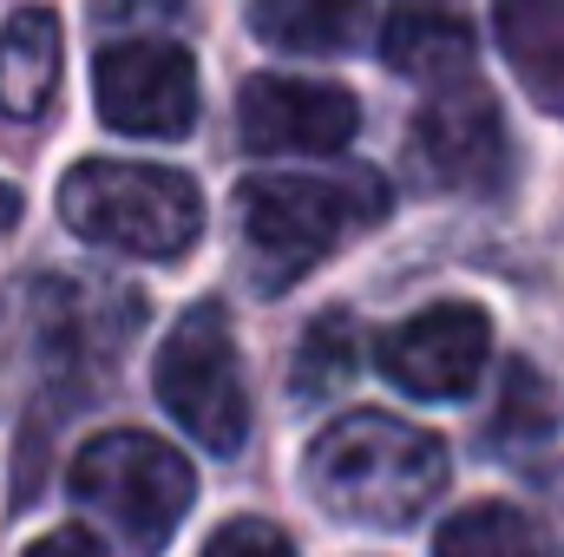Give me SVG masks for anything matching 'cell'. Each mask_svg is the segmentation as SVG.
I'll use <instances>...</instances> for the list:
<instances>
[{
    "label": "cell",
    "instance_id": "3",
    "mask_svg": "<svg viewBox=\"0 0 564 557\" xmlns=\"http://www.w3.org/2000/svg\"><path fill=\"white\" fill-rule=\"evenodd\" d=\"M59 217L73 237L119 250V256H151L171 263L197 243L204 230V197L184 171L171 164H132V157H86L59 184Z\"/></svg>",
    "mask_w": 564,
    "mask_h": 557
},
{
    "label": "cell",
    "instance_id": "17",
    "mask_svg": "<svg viewBox=\"0 0 564 557\" xmlns=\"http://www.w3.org/2000/svg\"><path fill=\"white\" fill-rule=\"evenodd\" d=\"M26 557H106V545H99L93 532H73V525H66V532L33 538V545H26Z\"/></svg>",
    "mask_w": 564,
    "mask_h": 557
},
{
    "label": "cell",
    "instance_id": "7",
    "mask_svg": "<svg viewBox=\"0 0 564 557\" xmlns=\"http://www.w3.org/2000/svg\"><path fill=\"white\" fill-rule=\"evenodd\" d=\"M486 354H492V321L473 302H433L375 341V368L414 401L473 394V381L486 374Z\"/></svg>",
    "mask_w": 564,
    "mask_h": 557
},
{
    "label": "cell",
    "instance_id": "4",
    "mask_svg": "<svg viewBox=\"0 0 564 557\" xmlns=\"http://www.w3.org/2000/svg\"><path fill=\"white\" fill-rule=\"evenodd\" d=\"M73 499L126 551L158 557L171 545V532L184 525V512L197 499V479H191V459L177 446H164L158 433H139V426H119V433H99V439L79 446Z\"/></svg>",
    "mask_w": 564,
    "mask_h": 557
},
{
    "label": "cell",
    "instance_id": "18",
    "mask_svg": "<svg viewBox=\"0 0 564 557\" xmlns=\"http://www.w3.org/2000/svg\"><path fill=\"white\" fill-rule=\"evenodd\" d=\"M13 217H20V190H13V184H0V237L13 230Z\"/></svg>",
    "mask_w": 564,
    "mask_h": 557
},
{
    "label": "cell",
    "instance_id": "16",
    "mask_svg": "<svg viewBox=\"0 0 564 557\" xmlns=\"http://www.w3.org/2000/svg\"><path fill=\"white\" fill-rule=\"evenodd\" d=\"M204 557H295V545L270 518H230V525H217V538L204 545Z\"/></svg>",
    "mask_w": 564,
    "mask_h": 557
},
{
    "label": "cell",
    "instance_id": "5",
    "mask_svg": "<svg viewBox=\"0 0 564 557\" xmlns=\"http://www.w3.org/2000/svg\"><path fill=\"white\" fill-rule=\"evenodd\" d=\"M158 407L177 419L204 452H237L250 433V387H243V354L224 321V308H184L151 361Z\"/></svg>",
    "mask_w": 564,
    "mask_h": 557
},
{
    "label": "cell",
    "instance_id": "9",
    "mask_svg": "<svg viewBox=\"0 0 564 557\" xmlns=\"http://www.w3.org/2000/svg\"><path fill=\"white\" fill-rule=\"evenodd\" d=\"M414 144H421L426 171L453 190H492L506 177V125H499L492 92L473 73L426 86L421 112H414Z\"/></svg>",
    "mask_w": 564,
    "mask_h": 557
},
{
    "label": "cell",
    "instance_id": "1",
    "mask_svg": "<svg viewBox=\"0 0 564 557\" xmlns=\"http://www.w3.org/2000/svg\"><path fill=\"white\" fill-rule=\"evenodd\" d=\"M302 479L328 518L361 532H408L446 485V446L394 414H348L315 433Z\"/></svg>",
    "mask_w": 564,
    "mask_h": 557
},
{
    "label": "cell",
    "instance_id": "11",
    "mask_svg": "<svg viewBox=\"0 0 564 557\" xmlns=\"http://www.w3.org/2000/svg\"><path fill=\"white\" fill-rule=\"evenodd\" d=\"M59 92V20L53 7H20L0 26V112L7 119H40Z\"/></svg>",
    "mask_w": 564,
    "mask_h": 557
},
{
    "label": "cell",
    "instance_id": "12",
    "mask_svg": "<svg viewBox=\"0 0 564 557\" xmlns=\"http://www.w3.org/2000/svg\"><path fill=\"white\" fill-rule=\"evenodd\" d=\"M381 59H388L401 79L440 86V79L473 73V33H466V20H453V13H440V7H401V13L381 26Z\"/></svg>",
    "mask_w": 564,
    "mask_h": 557
},
{
    "label": "cell",
    "instance_id": "6",
    "mask_svg": "<svg viewBox=\"0 0 564 557\" xmlns=\"http://www.w3.org/2000/svg\"><path fill=\"white\" fill-rule=\"evenodd\" d=\"M93 106L126 139H184L197 125V66L177 40H119L93 59Z\"/></svg>",
    "mask_w": 564,
    "mask_h": 557
},
{
    "label": "cell",
    "instance_id": "10",
    "mask_svg": "<svg viewBox=\"0 0 564 557\" xmlns=\"http://www.w3.org/2000/svg\"><path fill=\"white\" fill-rule=\"evenodd\" d=\"M492 26L525 99L564 119V0H492Z\"/></svg>",
    "mask_w": 564,
    "mask_h": 557
},
{
    "label": "cell",
    "instance_id": "15",
    "mask_svg": "<svg viewBox=\"0 0 564 557\" xmlns=\"http://www.w3.org/2000/svg\"><path fill=\"white\" fill-rule=\"evenodd\" d=\"M355 361H361V341H355L348 315L328 308L322 321H308V335L295 348V394H335L355 374Z\"/></svg>",
    "mask_w": 564,
    "mask_h": 557
},
{
    "label": "cell",
    "instance_id": "14",
    "mask_svg": "<svg viewBox=\"0 0 564 557\" xmlns=\"http://www.w3.org/2000/svg\"><path fill=\"white\" fill-rule=\"evenodd\" d=\"M433 557H545V538L519 505L479 499V505H466V512H453L440 525Z\"/></svg>",
    "mask_w": 564,
    "mask_h": 557
},
{
    "label": "cell",
    "instance_id": "8",
    "mask_svg": "<svg viewBox=\"0 0 564 557\" xmlns=\"http://www.w3.org/2000/svg\"><path fill=\"white\" fill-rule=\"evenodd\" d=\"M237 132L257 157H335L361 132V106L348 86L295 79V73H257L237 99Z\"/></svg>",
    "mask_w": 564,
    "mask_h": 557
},
{
    "label": "cell",
    "instance_id": "2",
    "mask_svg": "<svg viewBox=\"0 0 564 557\" xmlns=\"http://www.w3.org/2000/svg\"><path fill=\"white\" fill-rule=\"evenodd\" d=\"M381 217L388 184L375 171H257L237 184V230L270 295L302 282Z\"/></svg>",
    "mask_w": 564,
    "mask_h": 557
},
{
    "label": "cell",
    "instance_id": "13",
    "mask_svg": "<svg viewBox=\"0 0 564 557\" xmlns=\"http://www.w3.org/2000/svg\"><path fill=\"white\" fill-rule=\"evenodd\" d=\"M368 0H250V26L276 53H341L361 33Z\"/></svg>",
    "mask_w": 564,
    "mask_h": 557
}]
</instances>
